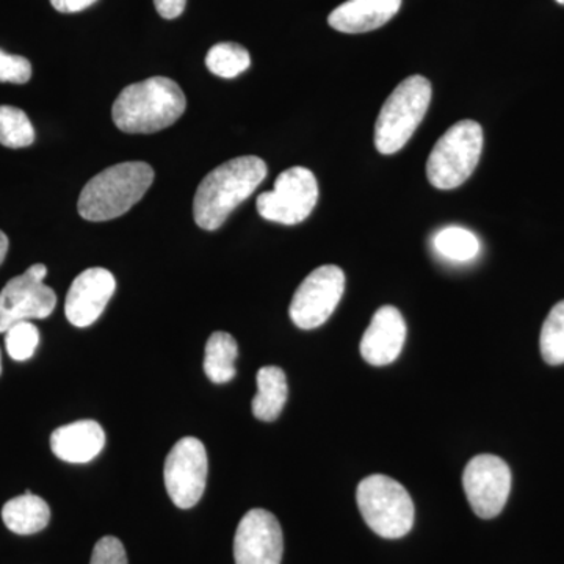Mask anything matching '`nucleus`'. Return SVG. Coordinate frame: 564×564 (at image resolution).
<instances>
[{"mask_svg": "<svg viewBox=\"0 0 564 564\" xmlns=\"http://www.w3.org/2000/svg\"><path fill=\"white\" fill-rule=\"evenodd\" d=\"M267 165L256 155L232 159L204 177L193 202L196 225L206 231L221 228L229 215L250 198L265 180Z\"/></svg>", "mask_w": 564, "mask_h": 564, "instance_id": "nucleus-1", "label": "nucleus"}, {"mask_svg": "<svg viewBox=\"0 0 564 564\" xmlns=\"http://www.w3.org/2000/svg\"><path fill=\"white\" fill-rule=\"evenodd\" d=\"M187 107L184 91L169 77L129 85L111 109L115 124L126 133H155L174 124Z\"/></svg>", "mask_w": 564, "mask_h": 564, "instance_id": "nucleus-2", "label": "nucleus"}, {"mask_svg": "<svg viewBox=\"0 0 564 564\" xmlns=\"http://www.w3.org/2000/svg\"><path fill=\"white\" fill-rule=\"evenodd\" d=\"M154 170L144 162H122L87 182L77 203L87 221H109L132 209L150 191Z\"/></svg>", "mask_w": 564, "mask_h": 564, "instance_id": "nucleus-3", "label": "nucleus"}, {"mask_svg": "<svg viewBox=\"0 0 564 564\" xmlns=\"http://www.w3.org/2000/svg\"><path fill=\"white\" fill-rule=\"evenodd\" d=\"M432 96V84L417 74L397 85L375 122V147L381 154H395L406 147L425 118Z\"/></svg>", "mask_w": 564, "mask_h": 564, "instance_id": "nucleus-4", "label": "nucleus"}, {"mask_svg": "<svg viewBox=\"0 0 564 564\" xmlns=\"http://www.w3.org/2000/svg\"><path fill=\"white\" fill-rule=\"evenodd\" d=\"M484 151V128L477 121L455 122L436 141L429 161L426 176L440 191H452L469 180Z\"/></svg>", "mask_w": 564, "mask_h": 564, "instance_id": "nucleus-5", "label": "nucleus"}, {"mask_svg": "<svg viewBox=\"0 0 564 564\" xmlns=\"http://www.w3.org/2000/svg\"><path fill=\"white\" fill-rule=\"evenodd\" d=\"M364 521L378 536L399 540L414 525V502L399 481L386 475L364 478L356 491Z\"/></svg>", "mask_w": 564, "mask_h": 564, "instance_id": "nucleus-6", "label": "nucleus"}, {"mask_svg": "<svg viewBox=\"0 0 564 564\" xmlns=\"http://www.w3.org/2000/svg\"><path fill=\"white\" fill-rule=\"evenodd\" d=\"M317 202L314 173L304 166H293L278 176L272 192L259 195L258 212L265 220L292 226L306 220Z\"/></svg>", "mask_w": 564, "mask_h": 564, "instance_id": "nucleus-7", "label": "nucleus"}, {"mask_svg": "<svg viewBox=\"0 0 564 564\" xmlns=\"http://www.w3.org/2000/svg\"><path fill=\"white\" fill-rule=\"evenodd\" d=\"M47 267L35 263L28 272L7 282L0 292V333L20 322L41 321L54 313L57 295L44 284Z\"/></svg>", "mask_w": 564, "mask_h": 564, "instance_id": "nucleus-8", "label": "nucleus"}, {"mask_svg": "<svg viewBox=\"0 0 564 564\" xmlns=\"http://www.w3.org/2000/svg\"><path fill=\"white\" fill-rule=\"evenodd\" d=\"M209 459L206 447L196 437L177 441L165 459L163 480L170 499L181 510H188L202 500L207 485Z\"/></svg>", "mask_w": 564, "mask_h": 564, "instance_id": "nucleus-9", "label": "nucleus"}, {"mask_svg": "<svg viewBox=\"0 0 564 564\" xmlns=\"http://www.w3.org/2000/svg\"><path fill=\"white\" fill-rule=\"evenodd\" d=\"M345 291V273L337 265H322L296 289L291 310L292 322L299 328L314 329L332 317Z\"/></svg>", "mask_w": 564, "mask_h": 564, "instance_id": "nucleus-10", "label": "nucleus"}, {"mask_svg": "<svg viewBox=\"0 0 564 564\" xmlns=\"http://www.w3.org/2000/svg\"><path fill=\"white\" fill-rule=\"evenodd\" d=\"M463 486L467 500L478 518H496L502 513L510 497V467L496 455L475 456L464 469Z\"/></svg>", "mask_w": 564, "mask_h": 564, "instance_id": "nucleus-11", "label": "nucleus"}, {"mask_svg": "<svg viewBox=\"0 0 564 564\" xmlns=\"http://www.w3.org/2000/svg\"><path fill=\"white\" fill-rule=\"evenodd\" d=\"M284 536L278 519L270 511H248L234 536L236 564H281Z\"/></svg>", "mask_w": 564, "mask_h": 564, "instance_id": "nucleus-12", "label": "nucleus"}, {"mask_svg": "<svg viewBox=\"0 0 564 564\" xmlns=\"http://www.w3.org/2000/svg\"><path fill=\"white\" fill-rule=\"evenodd\" d=\"M117 289L113 274L106 269L85 270L70 284L65 314L70 325L87 328L101 317Z\"/></svg>", "mask_w": 564, "mask_h": 564, "instance_id": "nucleus-13", "label": "nucleus"}, {"mask_svg": "<svg viewBox=\"0 0 564 564\" xmlns=\"http://www.w3.org/2000/svg\"><path fill=\"white\" fill-rule=\"evenodd\" d=\"M406 339V322L397 307L383 306L364 333L361 356L370 366H388L399 358Z\"/></svg>", "mask_w": 564, "mask_h": 564, "instance_id": "nucleus-14", "label": "nucleus"}, {"mask_svg": "<svg viewBox=\"0 0 564 564\" xmlns=\"http://www.w3.org/2000/svg\"><path fill=\"white\" fill-rule=\"evenodd\" d=\"M106 445V433L95 421H79L63 425L51 436V448L62 462L70 464L90 463L101 454Z\"/></svg>", "mask_w": 564, "mask_h": 564, "instance_id": "nucleus-15", "label": "nucleus"}, {"mask_svg": "<svg viewBox=\"0 0 564 564\" xmlns=\"http://www.w3.org/2000/svg\"><path fill=\"white\" fill-rule=\"evenodd\" d=\"M402 0H347L329 14L334 31L366 33L383 28L399 13Z\"/></svg>", "mask_w": 564, "mask_h": 564, "instance_id": "nucleus-16", "label": "nucleus"}, {"mask_svg": "<svg viewBox=\"0 0 564 564\" xmlns=\"http://www.w3.org/2000/svg\"><path fill=\"white\" fill-rule=\"evenodd\" d=\"M3 524L17 534H35L46 529L51 521L50 505L31 491L14 497L2 508Z\"/></svg>", "mask_w": 564, "mask_h": 564, "instance_id": "nucleus-17", "label": "nucleus"}, {"mask_svg": "<svg viewBox=\"0 0 564 564\" xmlns=\"http://www.w3.org/2000/svg\"><path fill=\"white\" fill-rule=\"evenodd\" d=\"M288 395L284 370L276 366L262 367L258 372V393L252 399V414L262 422L276 421L284 410Z\"/></svg>", "mask_w": 564, "mask_h": 564, "instance_id": "nucleus-18", "label": "nucleus"}, {"mask_svg": "<svg viewBox=\"0 0 564 564\" xmlns=\"http://www.w3.org/2000/svg\"><path fill=\"white\" fill-rule=\"evenodd\" d=\"M239 356V345L229 333L212 334L206 344L204 355V372L215 384L229 383L236 377V359Z\"/></svg>", "mask_w": 564, "mask_h": 564, "instance_id": "nucleus-19", "label": "nucleus"}, {"mask_svg": "<svg viewBox=\"0 0 564 564\" xmlns=\"http://www.w3.org/2000/svg\"><path fill=\"white\" fill-rule=\"evenodd\" d=\"M434 248L451 261L469 262L480 252V240L469 229L451 226L436 234Z\"/></svg>", "mask_w": 564, "mask_h": 564, "instance_id": "nucleus-20", "label": "nucleus"}, {"mask_svg": "<svg viewBox=\"0 0 564 564\" xmlns=\"http://www.w3.org/2000/svg\"><path fill=\"white\" fill-rule=\"evenodd\" d=\"M207 69L218 77L234 79L251 66L250 52L236 43L215 44L206 57Z\"/></svg>", "mask_w": 564, "mask_h": 564, "instance_id": "nucleus-21", "label": "nucleus"}, {"mask_svg": "<svg viewBox=\"0 0 564 564\" xmlns=\"http://www.w3.org/2000/svg\"><path fill=\"white\" fill-rule=\"evenodd\" d=\"M35 141V129L25 111L11 106H0V144L21 150Z\"/></svg>", "mask_w": 564, "mask_h": 564, "instance_id": "nucleus-22", "label": "nucleus"}, {"mask_svg": "<svg viewBox=\"0 0 564 564\" xmlns=\"http://www.w3.org/2000/svg\"><path fill=\"white\" fill-rule=\"evenodd\" d=\"M540 347L545 362L551 366L564 364V300L556 303L545 318Z\"/></svg>", "mask_w": 564, "mask_h": 564, "instance_id": "nucleus-23", "label": "nucleus"}, {"mask_svg": "<svg viewBox=\"0 0 564 564\" xmlns=\"http://www.w3.org/2000/svg\"><path fill=\"white\" fill-rule=\"evenodd\" d=\"M40 344V332L32 322H20L6 333V347L14 361H29Z\"/></svg>", "mask_w": 564, "mask_h": 564, "instance_id": "nucleus-24", "label": "nucleus"}, {"mask_svg": "<svg viewBox=\"0 0 564 564\" xmlns=\"http://www.w3.org/2000/svg\"><path fill=\"white\" fill-rule=\"evenodd\" d=\"M32 65L21 55L7 54L0 50V84L24 85L31 80Z\"/></svg>", "mask_w": 564, "mask_h": 564, "instance_id": "nucleus-25", "label": "nucleus"}, {"mask_svg": "<svg viewBox=\"0 0 564 564\" xmlns=\"http://www.w3.org/2000/svg\"><path fill=\"white\" fill-rule=\"evenodd\" d=\"M90 564H128L124 545L115 536H104L93 549Z\"/></svg>", "mask_w": 564, "mask_h": 564, "instance_id": "nucleus-26", "label": "nucleus"}, {"mask_svg": "<svg viewBox=\"0 0 564 564\" xmlns=\"http://www.w3.org/2000/svg\"><path fill=\"white\" fill-rule=\"evenodd\" d=\"M155 10L165 20H176L184 13L187 0H154Z\"/></svg>", "mask_w": 564, "mask_h": 564, "instance_id": "nucleus-27", "label": "nucleus"}, {"mask_svg": "<svg viewBox=\"0 0 564 564\" xmlns=\"http://www.w3.org/2000/svg\"><path fill=\"white\" fill-rule=\"evenodd\" d=\"M96 2L98 0H51L52 7L61 13H77Z\"/></svg>", "mask_w": 564, "mask_h": 564, "instance_id": "nucleus-28", "label": "nucleus"}, {"mask_svg": "<svg viewBox=\"0 0 564 564\" xmlns=\"http://www.w3.org/2000/svg\"><path fill=\"white\" fill-rule=\"evenodd\" d=\"M9 237L6 236L2 231H0V265L6 261L7 252H9Z\"/></svg>", "mask_w": 564, "mask_h": 564, "instance_id": "nucleus-29", "label": "nucleus"}, {"mask_svg": "<svg viewBox=\"0 0 564 564\" xmlns=\"http://www.w3.org/2000/svg\"><path fill=\"white\" fill-rule=\"evenodd\" d=\"M0 373H2V356H0Z\"/></svg>", "mask_w": 564, "mask_h": 564, "instance_id": "nucleus-30", "label": "nucleus"}, {"mask_svg": "<svg viewBox=\"0 0 564 564\" xmlns=\"http://www.w3.org/2000/svg\"><path fill=\"white\" fill-rule=\"evenodd\" d=\"M555 2H558L560 6H564V0H555Z\"/></svg>", "mask_w": 564, "mask_h": 564, "instance_id": "nucleus-31", "label": "nucleus"}]
</instances>
